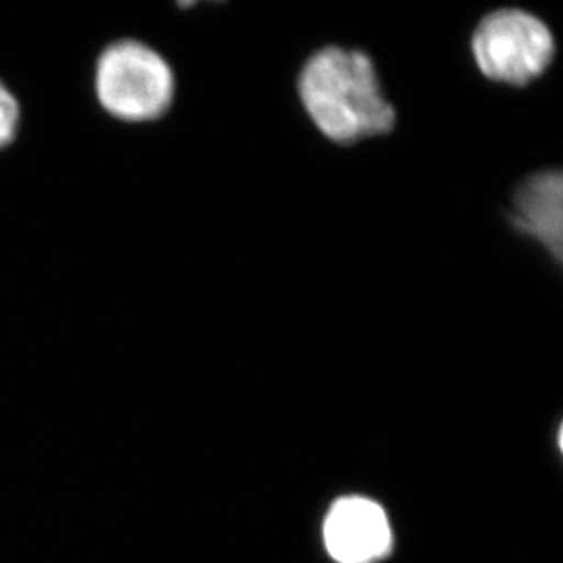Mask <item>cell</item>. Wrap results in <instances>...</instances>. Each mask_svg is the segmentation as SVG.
<instances>
[{
  "mask_svg": "<svg viewBox=\"0 0 563 563\" xmlns=\"http://www.w3.org/2000/svg\"><path fill=\"white\" fill-rule=\"evenodd\" d=\"M298 93L318 132L341 146L387 135L398 121L373 59L362 49H318L301 68Z\"/></svg>",
  "mask_w": 563,
  "mask_h": 563,
  "instance_id": "6da1fadb",
  "label": "cell"
},
{
  "mask_svg": "<svg viewBox=\"0 0 563 563\" xmlns=\"http://www.w3.org/2000/svg\"><path fill=\"white\" fill-rule=\"evenodd\" d=\"M324 543L335 562H376L390 551L393 543L387 515L367 498H341L324 521Z\"/></svg>",
  "mask_w": 563,
  "mask_h": 563,
  "instance_id": "277c9868",
  "label": "cell"
},
{
  "mask_svg": "<svg viewBox=\"0 0 563 563\" xmlns=\"http://www.w3.org/2000/svg\"><path fill=\"white\" fill-rule=\"evenodd\" d=\"M562 172H537L516 188L509 213L516 232L534 241L556 265L562 261Z\"/></svg>",
  "mask_w": 563,
  "mask_h": 563,
  "instance_id": "5b68a950",
  "label": "cell"
},
{
  "mask_svg": "<svg viewBox=\"0 0 563 563\" xmlns=\"http://www.w3.org/2000/svg\"><path fill=\"white\" fill-rule=\"evenodd\" d=\"M471 52L485 79L523 88L553 64L556 41L540 16L520 8H504L478 22Z\"/></svg>",
  "mask_w": 563,
  "mask_h": 563,
  "instance_id": "3957f363",
  "label": "cell"
},
{
  "mask_svg": "<svg viewBox=\"0 0 563 563\" xmlns=\"http://www.w3.org/2000/svg\"><path fill=\"white\" fill-rule=\"evenodd\" d=\"M21 128V102L15 93L0 80V150L15 141Z\"/></svg>",
  "mask_w": 563,
  "mask_h": 563,
  "instance_id": "8992f818",
  "label": "cell"
},
{
  "mask_svg": "<svg viewBox=\"0 0 563 563\" xmlns=\"http://www.w3.org/2000/svg\"><path fill=\"white\" fill-rule=\"evenodd\" d=\"M97 101L123 123H154L176 99L170 63L146 43L121 38L102 49L93 75Z\"/></svg>",
  "mask_w": 563,
  "mask_h": 563,
  "instance_id": "7a4b0ae2",
  "label": "cell"
}]
</instances>
